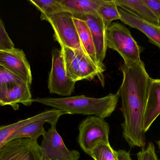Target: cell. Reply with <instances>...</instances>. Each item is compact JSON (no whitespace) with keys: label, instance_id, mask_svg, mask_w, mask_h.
<instances>
[{"label":"cell","instance_id":"9a60e30c","mask_svg":"<svg viewBox=\"0 0 160 160\" xmlns=\"http://www.w3.org/2000/svg\"><path fill=\"white\" fill-rule=\"evenodd\" d=\"M34 142L28 139L8 142L0 149V160H27Z\"/></svg>","mask_w":160,"mask_h":160},{"label":"cell","instance_id":"52a82bcc","mask_svg":"<svg viewBox=\"0 0 160 160\" xmlns=\"http://www.w3.org/2000/svg\"><path fill=\"white\" fill-rule=\"evenodd\" d=\"M44 20L48 22L51 25L54 31L53 38L61 47L83 50L72 14L60 12L47 17Z\"/></svg>","mask_w":160,"mask_h":160},{"label":"cell","instance_id":"d4e9b609","mask_svg":"<svg viewBox=\"0 0 160 160\" xmlns=\"http://www.w3.org/2000/svg\"><path fill=\"white\" fill-rule=\"evenodd\" d=\"M14 48L15 45L6 32L3 22L0 18V49H9Z\"/></svg>","mask_w":160,"mask_h":160},{"label":"cell","instance_id":"44dd1931","mask_svg":"<svg viewBox=\"0 0 160 160\" xmlns=\"http://www.w3.org/2000/svg\"><path fill=\"white\" fill-rule=\"evenodd\" d=\"M29 2L40 11L41 20L57 13L65 12L58 0H30Z\"/></svg>","mask_w":160,"mask_h":160},{"label":"cell","instance_id":"f546056e","mask_svg":"<svg viewBox=\"0 0 160 160\" xmlns=\"http://www.w3.org/2000/svg\"><path fill=\"white\" fill-rule=\"evenodd\" d=\"M43 159H44V160H52L49 159L48 158H47L44 157H43Z\"/></svg>","mask_w":160,"mask_h":160},{"label":"cell","instance_id":"ac0fdd59","mask_svg":"<svg viewBox=\"0 0 160 160\" xmlns=\"http://www.w3.org/2000/svg\"><path fill=\"white\" fill-rule=\"evenodd\" d=\"M104 0H58L65 12L73 15L97 14Z\"/></svg>","mask_w":160,"mask_h":160},{"label":"cell","instance_id":"2e32d148","mask_svg":"<svg viewBox=\"0 0 160 160\" xmlns=\"http://www.w3.org/2000/svg\"><path fill=\"white\" fill-rule=\"evenodd\" d=\"M118 7L157 26H160V20L142 0H114Z\"/></svg>","mask_w":160,"mask_h":160},{"label":"cell","instance_id":"5b68a950","mask_svg":"<svg viewBox=\"0 0 160 160\" xmlns=\"http://www.w3.org/2000/svg\"><path fill=\"white\" fill-rule=\"evenodd\" d=\"M78 128V143L88 156L99 144H110V126L104 118L89 116L81 122Z\"/></svg>","mask_w":160,"mask_h":160},{"label":"cell","instance_id":"8fae6325","mask_svg":"<svg viewBox=\"0 0 160 160\" xmlns=\"http://www.w3.org/2000/svg\"><path fill=\"white\" fill-rule=\"evenodd\" d=\"M66 114L67 113L63 111L52 109L10 125L0 126V149L8 142L12 134L23 126L37 121H43L46 123H49L51 126H56L59 118Z\"/></svg>","mask_w":160,"mask_h":160},{"label":"cell","instance_id":"6da1fadb","mask_svg":"<svg viewBox=\"0 0 160 160\" xmlns=\"http://www.w3.org/2000/svg\"><path fill=\"white\" fill-rule=\"evenodd\" d=\"M120 70L123 80L118 93L121 99L124 118L121 125L122 135L130 147L143 148L146 137L143 130V118L151 78L143 61L138 64L124 62Z\"/></svg>","mask_w":160,"mask_h":160},{"label":"cell","instance_id":"277c9868","mask_svg":"<svg viewBox=\"0 0 160 160\" xmlns=\"http://www.w3.org/2000/svg\"><path fill=\"white\" fill-rule=\"evenodd\" d=\"M63 53L68 75L76 82L82 80H93L96 76L102 86L104 85L103 73L82 50L61 47Z\"/></svg>","mask_w":160,"mask_h":160},{"label":"cell","instance_id":"603a6c76","mask_svg":"<svg viewBox=\"0 0 160 160\" xmlns=\"http://www.w3.org/2000/svg\"><path fill=\"white\" fill-rule=\"evenodd\" d=\"M24 82L19 77L0 66V95L6 89Z\"/></svg>","mask_w":160,"mask_h":160},{"label":"cell","instance_id":"7c38bea8","mask_svg":"<svg viewBox=\"0 0 160 160\" xmlns=\"http://www.w3.org/2000/svg\"><path fill=\"white\" fill-rule=\"evenodd\" d=\"M118 10L122 23L141 31L146 36L150 43L160 49V26L144 20L123 8L118 7Z\"/></svg>","mask_w":160,"mask_h":160},{"label":"cell","instance_id":"8992f818","mask_svg":"<svg viewBox=\"0 0 160 160\" xmlns=\"http://www.w3.org/2000/svg\"><path fill=\"white\" fill-rule=\"evenodd\" d=\"M76 83L68 75L62 49L61 48L53 49L51 70L48 80L50 93L62 96H69L74 93Z\"/></svg>","mask_w":160,"mask_h":160},{"label":"cell","instance_id":"9c48e42d","mask_svg":"<svg viewBox=\"0 0 160 160\" xmlns=\"http://www.w3.org/2000/svg\"><path fill=\"white\" fill-rule=\"evenodd\" d=\"M0 66L19 77L29 85H32L31 66L22 49L16 48L0 49Z\"/></svg>","mask_w":160,"mask_h":160},{"label":"cell","instance_id":"e0dca14e","mask_svg":"<svg viewBox=\"0 0 160 160\" xmlns=\"http://www.w3.org/2000/svg\"><path fill=\"white\" fill-rule=\"evenodd\" d=\"M73 20L84 51L103 73V71L101 69L97 59L95 45L88 25L85 21L81 19L73 17Z\"/></svg>","mask_w":160,"mask_h":160},{"label":"cell","instance_id":"cb8c5ba5","mask_svg":"<svg viewBox=\"0 0 160 160\" xmlns=\"http://www.w3.org/2000/svg\"><path fill=\"white\" fill-rule=\"evenodd\" d=\"M138 160H160L156 151L155 145L150 142L137 154Z\"/></svg>","mask_w":160,"mask_h":160},{"label":"cell","instance_id":"4dcf8cb0","mask_svg":"<svg viewBox=\"0 0 160 160\" xmlns=\"http://www.w3.org/2000/svg\"><path fill=\"white\" fill-rule=\"evenodd\" d=\"M0 106H1V104H0Z\"/></svg>","mask_w":160,"mask_h":160},{"label":"cell","instance_id":"7a4b0ae2","mask_svg":"<svg viewBox=\"0 0 160 160\" xmlns=\"http://www.w3.org/2000/svg\"><path fill=\"white\" fill-rule=\"evenodd\" d=\"M119 98L117 92L102 98L82 95L64 98H36L32 101L63 111L67 114L93 116L105 119L114 111Z\"/></svg>","mask_w":160,"mask_h":160},{"label":"cell","instance_id":"83f0119b","mask_svg":"<svg viewBox=\"0 0 160 160\" xmlns=\"http://www.w3.org/2000/svg\"><path fill=\"white\" fill-rule=\"evenodd\" d=\"M118 158L119 160H132L129 152L123 150L118 149L117 151Z\"/></svg>","mask_w":160,"mask_h":160},{"label":"cell","instance_id":"484cf974","mask_svg":"<svg viewBox=\"0 0 160 160\" xmlns=\"http://www.w3.org/2000/svg\"><path fill=\"white\" fill-rule=\"evenodd\" d=\"M160 20V0H142Z\"/></svg>","mask_w":160,"mask_h":160},{"label":"cell","instance_id":"4fadbf2b","mask_svg":"<svg viewBox=\"0 0 160 160\" xmlns=\"http://www.w3.org/2000/svg\"><path fill=\"white\" fill-rule=\"evenodd\" d=\"M160 115V79L151 78L143 118V130L145 133Z\"/></svg>","mask_w":160,"mask_h":160},{"label":"cell","instance_id":"30bf717a","mask_svg":"<svg viewBox=\"0 0 160 160\" xmlns=\"http://www.w3.org/2000/svg\"><path fill=\"white\" fill-rule=\"evenodd\" d=\"M73 17L85 21L88 25L95 45L97 58L102 70H105L103 61L106 56V29L101 18L98 14L73 15Z\"/></svg>","mask_w":160,"mask_h":160},{"label":"cell","instance_id":"7402d4cb","mask_svg":"<svg viewBox=\"0 0 160 160\" xmlns=\"http://www.w3.org/2000/svg\"><path fill=\"white\" fill-rule=\"evenodd\" d=\"M90 156L94 160H119L117 151L110 144H99L93 149Z\"/></svg>","mask_w":160,"mask_h":160},{"label":"cell","instance_id":"d6986e66","mask_svg":"<svg viewBox=\"0 0 160 160\" xmlns=\"http://www.w3.org/2000/svg\"><path fill=\"white\" fill-rule=\"evenodd\" d=\"M45 123L43 121H37L23 126L11 135L8 142L16 139H28L38 142V138L46 133L44 126Z\"/></svg>","mask_w":160,"mask_h":160},{"label":"cell","instance_id":"4316f807","mask_svg":"<svg viewBox=\"0 0 160 160\" xmlns=\"http://www.w3.org/2000/svg\"><path fill=\"white\" fill-rule=\"evenodd\" d=\"M27 160H44L40 146L38 142H34L32 147Z\"/></svg>","mask_w":160,"mask_h":160},{"label":"cell","instance_id":"f1b7e54d","mask_svg":"<svg viewBox=\"0 0 160 160\" xmlns=\"http://www.w3.org/2000/svg\"><path fill=\"white\" fill-rule=\"evenodd\" d=\"M157 144H158V147L160 150V138L159 141H158V142H157Z\"/></svg>","mask_w":160,"mask_h":160},{"label":"cell","instance_id":"5bb4252c","mask_svg":"<svg viewBox=\"0 0 160 160\" xmlns=\"http://www.w3.org/2000/svg\"><path fill=\"white\" fill-rule=\"evenodd\" d=\"M32 100L31 85L24 82L5 90L0 95V104L1 106L9 105L17 111L19 104L30 106L33 102Z\"/></svg>","mask_w":160,"mask_h":160},{"label":"cell","instance_id":"ba28073f","mask_svg":"<svg viewBox=\"0 0 160 160\" xmlns=\"http://www.w3.org/2000/svg\"><path fill=\"white\" fill-rule=\"evenodd\" d=\"M39 146L43 157L50 160H79L81 156L79 151L67 147L56 126H51L46 131Z\"/></svg>","mask_w":160,"mask_h":160},{"label":"cell","instance_id":"ffe728a7","mask_svg":"<svg viewBox=\"0 0 160 160\" xmlns=\"http://www.w3.org/2000/svg\"><path fill=\"white\" fill-rule=\"evenodd\" d=\"M97 14L102 19L106 30L113 21L121 19L118 7L114 0H104L98 9Z\"/></svg>","mask_w":160,"mask_h":160},{"label":"cell","instance_id":"3957f363","mask_svg":"<svg viewBox=\"0 0 160 160\" xmlns=\"http://www.w3.org/2000/svg\"><path fill=\"white\" fill-rule=\"evenodd\" d=\"M106 39L107 48L116 51L125 63L138 64L142 61L141 59L142 48L122 23H112L106 29Z\"/></svg>","mask_w":160,"mask_h":160}]
</instances>
